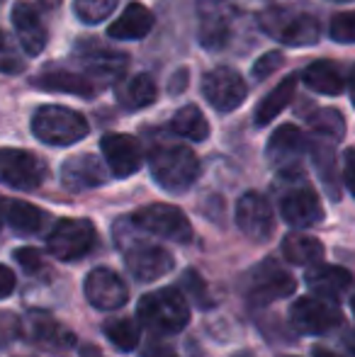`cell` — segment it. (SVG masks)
Returning <instances> with one entry per match:
<instances>
[{"mask_svg": "<svg viewBox=\"0 0 355 357\" xmlns=\"http://www.w3.org/2000/svg\"><path fill=\"white\" fill-rule=\"evenodd\" d=\"M258 27L285 47H314L322 39V22L317 15L292 5L263 10L258 15Z\"/></svg>", "mask_w": 355, "mask_h": 357, "instance_id": "cell-1", "label": "cell"}, {"mask_svg": "<svg viewBox=\"0 0 355 357\" xmlns=\"http://www.w3.org/2000/svg\"><path fill=\"white\" fill-rule=\"evenodd\" d=\"M137 316L153 333L173 335L180 333L190 324V306L180 289L163 287V289L149 291L139 299Z\"/></svg>", "mask_w": 355, "mask_h": 357, "instance_id": "cell-2", "label": "cell"}, {"mask_svg": "<svg viewBox=\"0 0 355 357\" xmlns=\"http://www.w3.org/2000/svg\"><path fill=\"white\" fill-rule=\"evenodd\" d=\"M149 168L156 180V185H161L166 192H185L192 188V183L199 175V160L188 146L180 144H166L156 146L149 155Z\"/></svg>", "mask_w": 355, "mask_h": 357, "instance_id": "cell-3", "label": "cell"}, {"mask_svg": "<svg viewBox=\"0 0 355 357\" xmlns=\"http://www.w3.org/2000/svg\"><path fill=\"white\" fill-rule=\"evenodd\" d=\"M32 132L39 142L49 146H71L86 139L88 122L76 109L61 107V105H47V107H39L34 112Z\"/></svg>", "mask_w": 355, "mask_h": 357, "instance_id": "cell-4", "label": "cell"}, {"mask_svg": "<svg viewBox=\"0 0 355 357\" xmlns=\"http://www.w3.org/2000/svg\"><path fill=\"white\" fill-rule=\"evenodd\" d=\"M239 8L234 0H199L197 3V34L199 44L209 52H219L234 37Z\"/></svg>", "mask_w": 355, "mask_h": 357, "instance_id": "cell-5", "label": "cell"}, {"mask_svg": "<svg viewBox=\"0 0 355 357\" xmlns=\"http://www.w3.org/2000/svg\"><path fill=\"white\" fill-rule=\"evenodd\" d=\"M129 224L139 231L158 236V238L173 241V243H190L192 241V224L173 204H149V207L134 212Z\"/></svg>", "mask_w": 355, "mask_h": 357, "instance_id": "cell-6", "label": "cell"}, {"mask_svg": "<svg viewBox=\"0 0 355 357\" xmlns=\"http://www.w3.org/2000/svg\"><path fill=\"white\" fill-rule=\"evenodd\" d=\"M343 324L341 306L322 296H299L289 306V326L302 335H324Z\"/></svg>", "mask_w": 355, "mask_h": 357, "instance_id": "cell-7", "label": "cell"}, {"mask_svg": "<svg viewBox=\"0 0 355 357\" xmlns=\"http://www.w3.org/2000/svg\"><path fill=\"white\" fill-rule=\"evenodd\" d=\"M98 231L88 219H61L47 238V248L59 260H78L95 248Z\"/></svg>", "mask_w": 355, "mask_h": 357, "instance_id": "cell-8", "label": "cell"}, {"mask_svg": "<svg viewBox=\"0 0 355 357\" xmlns=\"http://www.w3.org/2000/svg\"><path fill=\"white\" fill-rule=\"evenodd\" d=\"M124 263L132 278H137L139 282H153L176 268V258L171 250L153 243H139V241L124 243Z\"/></svg>", "mask_w": 355, "mask_h": 357, "instance_id": "cell-9", "label": "cell"}, {"mask_svg": "<svg viewBox=\"0 0 355 357\" xmlns=\"http://www.w3.org/2000/svg\"><path fill=\"white\" fill-rule=\"evenodd\" d=\"M202 93L207 98V102L212 105L217 112L229 114L243 105L246 100V80L241 78L234 68L222 66V68H214L202 78Z\"/></svg>", "mask_w": 355, "mask_h": 357, "instance_id": "cell-10", "label": "cell"}, {"mask_svg": "<svg viewBox=\"0 0 355 357\" xmlns=\"http://www.w3.org/2000/svg\"><path fill=\"white\" fill-rule=\"evenodd\" d=\"M0 180L15 190H37L47 180V165L29 151L8 149L0 153Z\"/></svg>", "mask_w": 355, "mask_h": 357, "instance_id": "cell-11", "label": "cell"}, {"mask_svg": "<svg viewBox=\"0 0 355 357\" xmlns=\"http://www.w3.org/2000/svg\"><path fill=\"white\" fill-rule=\"evenodd\" d=\"M73 59L86 68L88 75H95L103 83H117V80L124 78V71H127V56L98 42L78 44Z\"/></svg>", "mask_w": 355, "mask_h": 357, "instance_id": "cell-12", "label": "cell"}, {"mask_svg": "<svg viewBox=\"0 0 355 357\" xmlns=\"http://www.w3.org/2000/svg\"><path fill=\"white\" fill-rule=\"evenodd\" d=\"M83 289H86L90 304L100 311H117V309H122L129 299L127 282L109 268L90 270Z\"/></svg>", "mask_w": 355, "mask_h": 357, "instance_id": "cell-13", "label": "cell"}, {"mask_svg": "<svg viewBox=\"0 0 355 357\" xmlns=\"http://www.w3.org/2000/svg\"><path fill=\"white\" fill-rule=\"evenodd\" d=\"M236 224L251 241H268L275 231L273 207L263 195L246 192L236 204Z\"/></svg>", "mask_w": 355, "mask_h": 357, "instance_id": "cell-14", "label": "cell"}, {"mask_svg": "<svg viewBox=\"0 0 355 357\" xmlns=\"http://www.w3.org/2000/svg\"><path fill=\"white\" fill-rule=\"evenodd\" d=\"M266 153L275 168H280L282 173L294 175V170H299L302 155L307 153V137L294 124H282L278 132H273Z\"/></svg>", "mask_w": 355, "mask_h": 357, "instance_id": "cell-15", "label": "cell"}, {"mask_svg": "<svg viewBox=\"0 0 355 357\" xmlns=\"http://www.w3.org/2000/svg\"><path fill=\"white\" fill-rule=\"evenodd\" d=\"M100 149L107 160V168L117 178H129L142 168V146L129 134H105Z\"/></svg>", "mask_w": 355, "mask_h": 357, "instance_id": "cell-16", "label": "cell"}, {"mask_svg": "<svg viewBox=\"0 0 355 357\" xmlns=\"http://www.w3.org/2000/svg\"><path fill=\"white\" fill-rule=\"evenodd\" d=\"M20 333H24L34 345L47 350H68L76 345V335L66 326H61L49 314H39V311L29 314L20 324Z\"/></svg>", "mask_w": 355, "mask_h": 357, "instance_id": "cell-17", "label": "cell"}, {"mask_svg": "<svg viewBox=\"0 0 355 357\" xmlns=\"http://www.w3.org/2000/svg\"><path fill=\"white\" fill-rule=\"evenodd\" d=\"M297 289V282L289 273L280 270L278 265L263 263L261 268L256 270V278L251 280V304H258V306H266V304H273V301L282 299V296H289L294 294Z\"/></svg>", "mask_w": 355, "mask_h": 357, "instance_id": "cell-18", "label": "cell"}, {"mask_svg": "<svg viewBox=\"0 0 355 357\" xmlns=\"http://www.w3.org/2000/svg\"><path fill=\"white\" fill-rule=\"evenodd\" d=\"M280 214L294 229H309L324 219L322 199L314 190L309 188H294L280 202Z\"/></svg>", "mask_w": 355, "mask_h": 357, "instance_id": "cell-19", "label": "cell"}, {"mask_svg": "<svg viewBox=\"0 0 355 357\" xmlns=\"http://www.w3.org/2000/svg\"><path fill=\"white\" fill-rule=\"evenodd\" d=\"M13 24H15V32H17L24 54L39 56L42 49L47 47V42H49L47 27H44L42 17H39V10L34 8L32 3L20 0L13 8Z\"/></svg>", "mask_w": 355, "mask_h": 357, "instance_id": "cell-20", "label": "cell"}, {"mask_svg": "<svg viewBox=\"0 0 355 357\" xmlns=\"http://www.w3.org/2000/svg\"><path fill=\"white\" fill-rule=\"evenodd\" d=\"M105 180H107V173H105L103 163L90 153L73 155L61 168V185L66 190H71V192L100 188Z\"/></svg>", "mask_w": 355, "mask_h": 357, "instance_id": "cell-21", "label": "cell"}, {"mask_svg": "<svg viewBox=\"0 0 355 357\" xmlns=\"http://www.w3.org/2000/svg\"><path fill=\"white\" fill-rule=\"evenodd\" d=\"M304 282L312 291H317V296L336 301L343 294H348L353 284V275L351 270L341 268V265H314L304 275Z\"/></svg>", "mask_w": 355, "mask_h": 357, "instance_id": "cell-22", "label": "cell"}, {"mask_svg": "<svg viewBox=\"0 0 355 357\" xmlns=\"http://www.w3.org/2000/svg\"><path fill=\"white\" fill-rule=\"evenodd\" d=\"M153 27V15L146 5L142 3H129L124 8V13L109 24L107 34L112 39H124V42H132V39H142L151 32Z\"/></svg>", "mask_w": 355, "mask_h": 357, "instance_id": "cell-23", "label": "cell"}, {"mask_svg": "<svg viewBox=\"0 0 355 357\" xmlns=\"http://www.w3.org/2000/svg\"><path fill=\"white\" fill-rule=\"evenodd\" d=\"M32 83L37 88L54 90V93H68L78 95V98H93L95 95V83L83 73L73 71H61V68H52V71H42L34 75Z\"/></svg>", "mask_w": 355, "mask_h": 357, "instance_id": "cell-24", "label": "cell"}, {"mask_svg": "<svg viewBox=\"0 0 355 357\" xmlns=\"http://www.w3.org/2000/svg\"><path fill=\"white\" fill-rule=\"evenodd\" d=\"M0 219H5V224L17 234H37L47 221V216H44L42 209L29 202L0 197Z\"/></svg>", "mask_w": 355, "mask_h": 357, "instance_id": "cell-25", "label": "cell"}, {"mask_svg": "<svg viewBox=\"0 0 355 357\" xmlns=\"http://www.w3.org/2000/svg\"><path fill=\"white\" fill-rule=\"evenodd\" d=\"M158 100V88L149 73H137L132 78H122L117 85V102L124 109H142Z\"/></svg>", "mask_w": 355, "mask_h": 357, "instance_id": "cell-26", "label": "cell"}, {"mask_svg": "<svg viewBox=\"0 0 355 357\" xmlns=\"http://www.w3.org/2000/svg\"><path fill=\"white\" fill-rule=\"evenodd\" d=\"M282 255L287 263L302 265V268H314L324 258V243L309 234L292 231L282 238Z\"/></svg>", "mask_w": 355, "mask_h": 357, "instance_id": "cell-27", "label": "cell"}, {"mask_svg": "<svg viewBox=\"0 0 355 357\" xmlns=\"http://www.w3.org/2000/svg\"><path fill=\"white\" fill-rule=\"evenodd\" d=\"M304 83L309 90L319 95H341L346 90V78H343L341 68L333 61H317L304 71Z\"/></svg>", "mask_w": 355, "mask_h": 357, "instance_id": "cell-28", "label": "cell"}, {"mask_svg": "<svg viewBox=\"0 0 355 357\" xmlns=\"http://www.w3.org/2000/svg\"><path fill=\"white\" fill-rule=\"evenodd\" d=\"M294 90H297V78H294V75H287L285 80H280L278 88L270 90L266 98L261 100V105L256 107V117L253 119H256L258 127H268V124L292 102Z\"/></svg>", "mask_w": 355, "mask_h": 357, "instance_id": "cell-29", "label": "cell"}, {"mask_svg": "<svg viewBox=\"0 0 355 357\" xmlns=\"http://www.w3.org/2000/svg\"><path fill=\"white\" fill-rule=\"evenodd\" d=\"M171 129L178 137L188 139V142H197V144L209 137L207 117H204V114L199 112V107H195V105H185V107H180L178 112L173 114Z\"/></svg>", "mask_w": 355, "mask_h": 357, "instance_id": "cell-30", "label": "cell"}, {"mask_svg": "<svg viewBox=\"0 0 355 357\" xmlns=\"http://www.w3.org/2000/svg\"><path fill=\"white\" fill-rule=\"evenodd\" d=\"M307 124L317 137H324V139H328V142H341V139L346 137V119L333 107L317 109L314 114H309Z\"/></svg>", "mask_w": 355, "mask_h": 357, "instance_id": "cell-31", "label": "cell"}, {"mask_svg": "<svg viewBox=\"0 0 355 357\" xmlns=\"http://www.w3.org/2000/svg\"><path fill=\"white\" fill-rule=\"evenodd\" d=\"M105 335L109 338V343L114 348H119L122 353H132L139 345V326L132 319H107L105 321Z\"/></svg>", "mask_w": 355, "mask_h": 357, "instance_id": "cell-32", "label": "cell"}, {"mask_svg": "<svg viewBox=\"0 0 355 357\" xmlns=\"http://www.w3.org/2000/svg\"><path fill=\"white\" fill-rule=\"evenodd\" d=\"M73 8H76V15L81 22L100 24L114 13L117 0H73Z\"/></svg>", "mask_w": 355, "mask_h": 357, "instance_id": "cell-33", "label": "cell"}, {"mask_svg": "<svg viewBox=\"0 0 355 357\" xmlns=\"http://www.w3.org/2000/svg\"><path fill=\"white\" fill-rule=\"evenodd\" d=\"M22 68H24V59L20 56L13 39L0 29V73L17 75V73H22Z\"/></svg>", "mask_w": 355, "mask_h": 357, "instance_id": "cell-34", "label": "cell"}, {"mask_svg": "<svg viewBox=\"0 0 355 357\" xmlns=\"http://www.w3.org/2000/svg\"><path fill=\"white\" fill-rule=\"evenodd\" d=\"M331 37L338 44H353L355 39V17L353 13H338L331 22Z\"/></svg>", "mask_w": 355, "mask_h": 357, "instance_id": "cell-35", "label": "cell"}, {"mask_svg": "<svg viewBox=\"0 0 355 357\" xmlns=\"http://www.w3.org/2000/svg\"><path fill=\"white\" fill-rule=\"evenodd\" d=\"M285 63V56L280 52H268L253 63V78L256 80H266L268 75H273L280 66Z\"/></svg>", "mask_w": 355, "mask_h": 357, "instance_id": "cell-36", "label": "cell"}, {"mask_svg": "<svg viewBox=\"0 0 355 357\" xmlns=\"http://www.w3.org/2000/svg\"><path fill=\"white\" fill-rule=\"evenodd\" d=\"M15 260H17V265L24 273H37L44 265V258L37 248H17L15 250Z\"/></svg>", "mask_w": 355, "mask_h": 357, "instance_id": "cell-37", "label": "cell"}, {"mask_svg": "<svg viewBox=\"0 0 355 357\" xmlns=\"http://www.w3.org/2000/svg\"><path fill=\"white\" fill-rule=\"evenodd\" d=\"M20 338V319L13 314H0V348Z\"/></svg>", "mask_w": 355, "mask_h": 357, "instance_id": "cell-38", "label": "cell"}, {"mask_svg": "<svg viewBox=\"0 0 355 357\" xmlns=\"http://www.w3.org/2000/svg\"><path fill=\"white\" fill-rule=\"evenodd\" d=\"M185 284L190 287V291H192L195 301H197L199 306H212V301L207 299L209 291H207V287H204V280L199 278L195 270H188V273H185Z\"/></svg>", "mask_w": 355, "mask_h": 357, "instance_id": "cell-39", "label": "cell"}, {"mask_svg": "<svg viewBox=\"0 0 355 357\" xmlns=\"http://www.w3.org/2000/svg\"><path fill=\"white\" fill-rule=\"evenodd\" d=\"M15 291V275L10 268H5V265H0V299H5V296H10Z\"/></svg>", "mask_w": 355, "mask_h": 357, "instance_id": "cell-40", "label": "cell"}, {"mask_svg": "<svg viewBox=\"0 0 355 357\" xmlns=\"http://www.w3.org/2000/svg\"><path fill=\"white\" fill-rule=\"evenodd\" d=\"M185 85H188V71H185V68H180V71H176V75H173L168 90L176 95V93H180V90H185Z\"/></svg>", "mask_w": 355, "mask_h": 357, "instance_id": "cell-41", "label": "cell"}, {"mask_svg": "<svg viewBox=\"0 0 355 357\" xmlns=\"http://www.w3.org/2000/svg\"><path fill=\"white\" fill-rule=\"evenodd\" d=\"M343 178H346L348 190H353V149L346 151V163H343Z\"/></svg>", "mask_w": 355, "mask_h": 357, "instance_id": "cell-42", "label": "cell"}, {"mask_svg": "<svg viewBox=\"0 0 355 357\" xmlns=\"http://www.w3.org/2000/svg\"><path fill=\"white\" fill-rule=\"evenodd\" d=\"M144 357H178V355H176V350L166 348V345H151Z\"/></svg>", "mask_w": 355, "mask_h": 357, "instance_id": "cell-43", "label": "cell"}, {"mask_svg": "<svg viewBox=\"0 0 355 357\" xmlns=\"http://www.w3.org/2000/svg\"><path fill=\"white\" fill-rule=\"evenodd\" d=\"M81 357H103V353H100V348H95V345H83Z\"/></svg>", "mask_w": 355, "mask_h": 357, "instance_id": "cell-44", "label": "cell"}, {"mask_svg": "<svg viewBox=\"0 0 355 357\" xmlns=\"http://www.w3.org/2000/svg\"><path fill=\"white\" fill-rule=\"evenodd\" d=\"M312 355H314V357H343V355L331 353V350H326V348H314V350H312Z\"/></svg>", "mask_w": 355, "mask_h": 357, "instance_id": "cell-45", "label": "cell"}, {"mask_svg": "<svg viewBox=\"0 0 355 357\" xmlns=\"http://www.w3.org/2000/svg\"><path fill=\"white\" fill-rule=\"evenodd\" d=\"M39 5H44L47 10H54V8H59V5H61V0H39Z\"/></svg>", "mask_w": 355, "mask_h": 357, "instance_id": "cell-46", "label": "cell"}, {"mask_svg": "<svg viewBox=\"0 0 355 357\" xmlns=\"http://www.w3.org/2000/svg\"><path fill=\"white\" fill-rule=\"evenodd\" d=\"M336 3H351V0H336Z\"/></svg>", "mask_w": 355, "mask_h": 357, "instance_id": "cell-47", "label": "cell"}, {"mask_svg": "<svg viewBox=\"0 0 355 357\" xmlns=\"http://www.w3.org/2000/svg\"><path fill=\"white\" fill-rule=\"evenodd\" d=\"M236 357H248V355H236Z\"/></svg>", "mask_w": 355, "mask_h": 357, "instance_id": "cell-48", "label": "cell"}, {"mask_svg": "<svg viewBox=\"0 0 355 357\" xmlns=\"http://www.w3.org/2000/svg\"><path fill=\"white\" fill-rule=\"evenodd\" d=\"M285 357H289V355H285Z\"/></svg>", "mask_w": 355, "mask_h": 357, "instance_id": "cell-49", "label": "cell"}]
</instances>
